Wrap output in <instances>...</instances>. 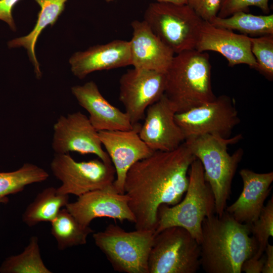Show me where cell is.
Returning a JSON list of instances; mask_svg holds the SVG:
<instances>
[{"instance_id":"6da1fadb","label":"cell","mask_w":273,"mask_h":273,"mask_svg":"<svg viewBox=\"0 0 273 273\" xmlns=\"http://www.w3.org/2000/svg\"><path fill=\"white\" fill-rule=\"evenodd\" d=\"M196 159L185 142L170 151H154L128 170L123 191L135 229L155 231L162 205L179 203L189 185V170Z\"/></svg>"},{"instance_id":"7a4b0ae2","label":"cell","mask_w":273,"mask_h":273,"mask_svg":"<svg viewBox=\"0 0 273 273\" xmlns=\"http://www.w3.org/2000/svg\"><path fill=\"white\" fill-rule=\"evenodd\" d=\"M250 234L249 224L239 222L225 211L220 216L206 217L199 243L200 267L206 273H241L243 263L257 250Z\"/></svg>"},{"instance_id":"3957f363","label":"cell","mask_w":273,"mask_h":273,"mask_svg":"<svg viewBox=\"0 0 273 273\" xmlns=\"http://www.w3.org/2000/svg\"><path fill=\"white\" fill-rule=\"evenodd\" d=\"M164 94L176 113L214 100L208 54L195 49L175 54L165 73Z\"/></svg>"},{"instance_id":"277c9868","label":"cell","mask_w":273,"mask_h":273,"mask_svg":"<svg viewBox=\"0 0 273 273\" xmlns=\"http://www.w3.org/2000/svg\"><path fill=\"white\" fill-rule=\"evenodd\" d=\"M242 139L241 134L231 138L204 134L190 137L185 141L203 166L205 179L214 195L215 214L218 216L222 215L226 207L231 194L232 181L244 154L243 149L239 148L230 155L228 146Z\"/></svg>"},{"instance_id":"5b68a950","label":"cell","mask_w":273,"mask_h":273,"mask_svg":"<svg viewBox=\"0 0 273 273\" xmlns=\"http://www.w3.org/2000/svg\"><path fill=\"white\" fill-rule=\"evenodd\" d=\"M188 174L185 198L174 205L159 207L155 231L156 234L168 227L180 226L187 230L199 244L203 220L215 214L214 197L200 160L196 159L192 162Z\"/></svg>"},{"instance_id":"8992f818","label":"cell","mask_w":273,"mask_h":273,"mask_svg":"<svg viewBox=\"0 0 273 273\" xmlns=\"http://www.w3.org/2000/svg\"><path fill=\"white\" fill-rule=\"evenodd\" d=\"M155 236V230L127 232L110 224L104 230L93 234V237L116 271L148 273V259Z\"/></svg>"},{"instance_id":"52a82bcc","label":"cell","mask_w":273,"mask_h":273,"mask_svg":"<svg viewBox=\"0 0 273 273\" xmlns=\"http://www.w3.org/2000/svg\"><path fill=\"white\" fill-rule=\"evenodd\" d=\"M175 54L195 49L203 20L187 4L155 2L143 20Z\"/></svg>"},{"instance_id":"ba28073f","label":"cell","mask_w":273,"mask_h":273,"mask_svg":"<svg viewBox=\"0 0 273 273\" xmlns=\"http://www.w3.org/2000/svg\"><path fill=\"white\" fill-rule=\"evenodd\" d=\"M200 247L186 229L170 226L155 234L148 273H195L200 267Z\"/></svg>"},{"instance_id":"9c48e42d","label":"cell","mask_w":273,"mask_h":273,"mask_svg":"<svg viewBox=\"0 0 273 273\" xmlns=\"http://www.w3.org/2000/svg\"><path fill=\"white\" fill-rule=\"evenodd\" d=\"M53 174L61 182L59 193L79 197L87 192L113 185L115 170L112 163L99 158L75 160L69 153H55L50 165Z\"/></svg>"},{"instance_id":"30bf717a","label":"cell","mask_w":273,"mask_h":273,"mask_svg":"<svg viewBox=\"0 0 273 273\" xmlns=\"http://www.w3.org/2000/svg\"><path fill=\"white\" fill-rule=\"evenodd\" d=\"M174 118L185 140L204 134L228 138L240 122L235 100L226 95H221L186 111L176 113Z\"/></svg>"},{"instance_id":"8fae6325","label":"cell","mask_w":273,"mask_h":273,"mask_svg":"<svg viewBox=\"0 0 273 273\" xmlns=\"http://www.w3.org/2000/svg\"><path fill=\"white\" fill-rule=\"evenodd\" d=\"M165 73L133 68L127 70L119 79V99L125 108L133 127L145 117L151 105L164 94Z\"/></svg>"},{"instance_id":"7c38bea8","label":"cell","mask_w":273,"mask_h":273,"mask_svg":"<svg viewBox=\"0 0 273 273\" xmlns=\"http://www.w3.org/2000/svg\"><path fill=\"white\" fill-rule=\"evenodd\" d=\"M52 146L57 154L75 152L94 154L106 163H112L103 149L99 132L88 117L80 111L58 118L53 126Z\"/></svg>"},{"instance_id":"4fadbf2b","label":"cell","mask_w":273,"mask_h":273,"mask_svg":"<svg viewBox=\"0 0 273 273\" xmlns=\"http://www.w3.org/2000/svg\"><path fill=\"white\" fill-rule=\"evenodd\" d=\"M65 208L82 224L89 226L95 219L108 217L134 223V216L128 204V198L118 193L114 185L92 191L69 202Z\"/></svg>"},{"instance_id":"5bb4252c","label":"cell","mask_w":273,"mask_h":273,"mask_svg":"<svg viewBox=\"0 0 273 273\" xmlns=\"http://www.w3.org/2000/svg\"><path fill=\"white\" fill-rule=\"evenodd\" d=\"M140 126L127 130L98 131L102 146L105 147L115 170L113 185L120 194L124 193L125 176L129 168L136 162L149 157L154 152L140 137Z\"/></svg>"},{"instance_id":"9a60e30c","label":"cell","mask_w":273,"mask_h":273,"mask_svg":"<svg viewBox=\"0 0 273 273\" xmlns=\"http://www.w3.org/2000/svg\"><path fill=\"white\" fill-rule=\"evenodd\" d=\"M175 113L165 94L147 109L139 134L153 151H172L185 142V136L175 120Z\"/></svg>"},{"instance_id":"2e32d148","label":"cell","mask_w":273,"mask_h":273,"mask_svg":"<svg viewBox=\"0 0 273 273\" xmlns=\"http://www.w3.org/2000/svg\"><path fill=\"white\" fill-rule=\"evenodd\" d=\"M195 50L218 52L225 58L231 67L241 64L255 69L257 67L249 36L216 27L208 21L202 22Z\"/></svg>"},{"instance_id":"e0dca14e","label":"cell","mask_w":273,"mask_h":273,"mask_svg":"<svg viewBox=\"0 0 273 273\" xmlns=\"http://www.w3.org/2000/svg\"><path fill=\"white\" fill-rule=\"evenodd\" d=\"M71 90L79 105L88 113L89 120L98 131L133 128L126 113L110 103L94 81L73 86Z\"/></svg>"},{"instance_id":"ac0fdd59","label":"cell","mask_w":273,"mask_h":273,"mask_svg":"<svg viewBox=\"0 0 273 273\" xmlns=\"http://www.w3.org/2000/svg\"><path fill=\"white\" fill-rule=\"evenodd\" d=\"M71 70L80 79L97 71L131 65L129 41L117 39L77 52L69 59Z\"/></svg>"},{"instance_id":"d6986e66","label":"cell","mask_w":273,"mask_h":273,"mask_svg":"<svg viewBox=\"0 0 273 273\" xmlns=\"http://www.w3.org/2000/svg\"><path fill=\"white\" fill-rule=\"evenodd\" d=\"M131 26V65L135 68L165 73L175 54L153 32L144 20H134Z\"/></svg>"},{"instance_id":"ffe728a7","label":"cell","mask_w":273,"mask_h":273,"mask_svg":"<svg viewBox=\"0 0 273 273\" xmlns=\"http://www.w3.org/2000/svg\"><path fill=\"white\" fill-rule=\"evenodd\" d=\"M243 188L237 200L225 211L241 223L250 224L259 216L271 190L273 172L257 173L248 169L239 172Z\"/></svg>"},{"instance_id":"44dd1931","label":"cell","mask_w":273,"mask_h":273,"mask_svg":"<svg viewBox=\"0 0 273 273\" xmlns=\"http://www.w3.org/2000/svg\"><path fill=\"white\" fill-rule=\"evenodd\" d=\"M39 5L40 11L38 13L36 24L32 30L27 35L13 39L8 42L12 48L23 47L34 66L36 76L39 78L41 73L37 60L35 48L37 40L42 31L48 26H53L63 11L65 4L67 0H35Z\"/></svg>"},{"instance_id":"7402d4cb","label":"cell","mask_w":273,"mask_h":273,"mask_svg":"<svg viewBox=\"0 0 273 273\" xmlns=\"http://www.w3.org/2000/svg\"><path fill=\"white\" fill-rule=\"evenodd\" d=\"M69 203V195L59 193L57 188L48 187L39 193L26 208L22 221L29 227L41 222H51Z\"/></svg>"},{"instance_id":"603a6c76","label":"cell","mask_w":273,"mask_h":273,"mask_svg":"<svg viewBox=\"0 0 273 273\" xmlns=\"http://www.w3.org/2000/svg\"><path fill=\"white\" fill-rule=\"evenodd\" d=\"M51 232L60 250L85 244L94 231L81 224L65 207L51 222Z\"/></svg>"},{"instance_id":"cb8c5ba5","label":"cell","mask_w":273,"mask_h":273,"mask_svg":"<svg viewBox=\"0 0 273 273\" xmlns=\"http://www.w3.org/2000/svg\"><path fill=\"white\" fill-rule=\"evenodd\" d=\"M209 22L216 27L239 31L247 36L273 34L272 14L254 15L240 11L225 18L216 16Z\"/></svg>"},{"instance_id":"d4e9b609","label":"cell","mask_w":273,"mask_h":273,"mask_svg":"<svg viewBox=\"0 0 273 273\" xmlns=\"http://www.w3.org/2000/svg\"><path fill=\"white\" fill-rule=\"evenodd\" d=\"M41 256L38 238L32 236L21 253L10 256L0 265V273H52Z\"/></svg>"},{"instance_id":"484cf974","label":"cell","mask_w":273,"mask_h":273,"mask_svg":"<svg viewBox=\"0 0 273 273\" xmlns=\"http://www.w3.org/2000/svg\"><path fill=\"white\" fill-rule=\"evenodd\" d=\"M49 173L41 167L30 163L10 172H0V199L22 192L26 186L45 181Z\"/></svg>"},{"instance_id":"4316f807","label":"cell","mask_w":273,"mask_h":273,"mask_svg":"<svg viewBox=\"0 0 273 273\" xmlns=\"http://www.w3.org/2000/svg\"><path fill=\"white\" fill-rule=\"evenodd\" d=\"M250 234L257 244V250L251 257L260 258L263 254L269 237L273 236V198L264 205L258 218L249 224Z\"/></svg>"},{"instance_id":"83f0119b","label":"cell","mask_w":273,"mask_h":273,"mask_svg":"<svg viewBox=\"0 0 273 273\" xmlns=\"http://www.w3.org/2000/svg\"><path fill=\"white\" fill-rule=\"evenodd\" d=\"M251 52L257 63L256 70L268 80L273 78V34L250 37Z\"/></svg>"},{"instance_id":"f1b7e54d","label":"cell","mask_w":273,"mask_h":273,"mask_svg":"<svg viewBox=\"0 0 273 273\" xmlns=\"http://www.w3.org/2000/svg\"><path fill=\"white\" fill-rule=\"evenodd\" d=\"M269 0H221L217 16L220 18L228 17L235 13L243 11L247 12L250 7H256L263 12L268 14L269 11Z\"/></svg>"},{"instance_id":"f546056e","label":"cell","mask_w":273,"mask_h":273,"mask_svg":"<svg viewBox=\"0 0 273 273\" xmlns=\"http://www.w3.org/2000/svg\"><path fill=\"white\" fill-rule=\"evenodd\" d=\"M221 0H188L187 5L203 21L210 22L217 16Z\"/></svg>"},{"instance_id":"4dcf8cb0","label":"cell","mask_w":273,"mask_h":273,"mask_svg":"<svg viewBox=\"0 0 273 273\" xmlns=\"http://www.w3.org/2000/svg\"><path fill=\"white\" fill-rule=\"evenodd\" d=\"M20 0H0V20L7 23L10 28L15 31L16 25L12 11L15 5Z\"/></svg>"},{"instance_id":"1f68e13d","label":"cell","mask_w":273,"mask_h":273,"mask_svg":"<svg viewBox=\"0 0 273 273\" xmlns=\"http://www.w3.org/2000/svg\"><path fill=\"white\" fill-rule=\"evenodd\" d=\"M265 262V255L258 259L250 257L242 264L241 271L246 273H260L262 271Z\"/></svg>"},{"instance_id":"d6a6232c","label":"cell","mask_w":273,"mask_h":273,"mask_svg":"<svg viewBox=\"0 0 273 273\" xmlns=\"http://www.w3.org/2000/svg\"><path fill=\"white\" fill-rule=\"evenodd\" d=\"M265 262L262 270V273L273 272V246L269 243L265 250Z\"/></svg>"},{"instance_id":"836d02e7","label":"cell","mask_w":273,"mask_h":273,"mask_svg":"<svg viewBox=\"0 0 273 273\" xmlns=\"http://www.w3.org/2000/svg\"><path fill=\"white\" fill-rule=\"evenodd\" d=\"M114 0H106L107 2H110ZM158 2L171 3L177 4H187L188 0H156Z\"/></svg>"},{"instance_id":"e575fe53","label":"cell","mask_w":273,"mask_h":273,"mask_svg":"<svg viewBox=\"0 0 273 273\" xmlns=\"http://www.w3.org/2000/svg\"><path fill=\"white\" fill-rule=\"evenodd\" d=\"M8 201V199L7 198H4V199H0V204L3 203H6Z\"/></svg>"}]
</instances>
